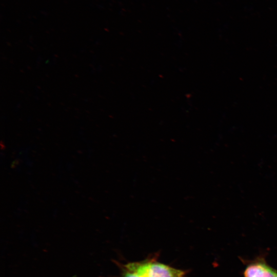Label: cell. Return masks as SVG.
Here are the masks:
<instances>
[{
	"mask_svg": "<svg viewBox=\"0 0 277 277\" xmlns=\"http://www.w3.org/2000/svg\"><path fill=\"white\" fill-rule=\"evenodd\" d=\"M134 264L143 277H186L187 273L185 270L159 262L155 256L134 262Z\"/></svg>",
	"mask_w": 277,
	"mask_h": 277,
	"instance_id": "1",
	"label": "cell"
},
{
	"mask_svg": "<svg viewBox=\"0 0 277 277\" xmlns=\"http://www.w3.org/2000/svg\"><path fill=\"white\" fill-rule=\"evenodd\" d=\"M244 274L245 277H277V273L274 270L262 263L249 266Z\"/></svg>",
	"mask_w": 277,
	"mask_h": 277,
	"instance_id": "2",
	"label": "cell"
},
{
	"mask_svg": "<svg viewBox=\"0 0 277 277\" xmlns=\"http://www.w3.org/2000/svg\"><path fill=\"white\" fill-rule=\"evenodd\" d=\"M120 266L121 277H143L136 268L134 262L120 264Z\"/></svg>",
	"mask_w": 277,
	"mask_h": 277,
	"instance_id": "3",
	"label": "cell"
}]
</instances>
